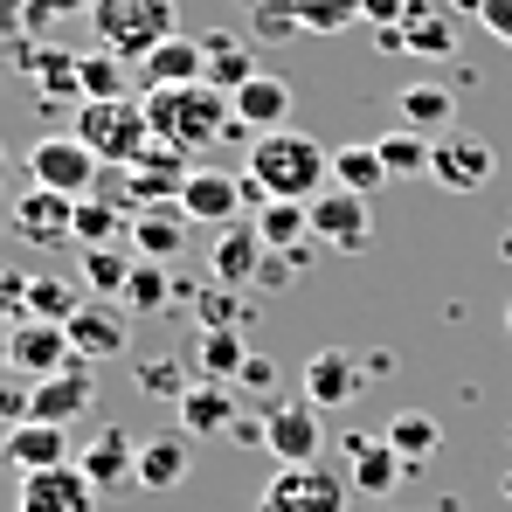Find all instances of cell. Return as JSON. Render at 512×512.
I'll return each instance as SVG.
<instances>
[{
    "label": "cell",
    "instance_id": "4316f807",
    "mask_svg": "<svg viewBox=\"0 0 512 512\" xmlns=\"http://www.w3.org/2000/svg\"><path fill=\"white\" fill-rule=\"evenodd\" d=\"M256 263H263V236H256V222H229V229L215 236V256H208L215 284L243 291V284H256Z\"/></svg>",
    "mask_w": 512,
    "mask_h": 512
},
{
    "label": "cell",
    "instance_id": "4dcf8cb0",
    "mask_svg": "<svg viewBox=\"0 0 512 512\" xmlns=\"http://www.w3.org/2000/svg\"><path fill=\"white\" fill-rule=\"evenodd\" d=\"M381 436H388V450H395L409 471H416V464H429V457L443 450V429H436V416H423V409H402V416L381 429Z\"/></svg>",
    "mask_w": 512,
    "mask_h": 512
},
{
    "label": "cell",
    "instance_id": "7bdbcfd3",
    "mask_svg": "<svg viewBox=\"0 0 512 512\" xmlns=\"http://www.w3.org/2000/svg\"><path fill=\"white\" fill-rule=\"evenodd\" d=\"M298 263H312V250H263L256 291H291V284H298Z\"/></svg>",
    "mask_w": 512,
    "mask_h": 512
},
{
    "label": "cell",
    "instance_id": "44dd1931",
    "mask_svg": "<svg viewBox=\"0 0 512 512\" xmlns=\"http://www.w3.org/2000/svg\"><path fill=\"white\" fill-rule=\"evenodd\" d=\"M340 443H346V478H353L360 499H388V492L402 485L409 464L388 450V436H360V429H353V436H340Z\"/></svg>",
    "mask_w": 512,
    "mask_h": 512
},
{
    "label": "cell",
    "instance_id": "74e56055",
    "mask_svg": "<svg viewBox=\"0 0 512 512\" xmlns=\"http://www.w3.org/2000/svg\"><path fill=\"white\" fill-rule=\"evenodd\" d=\"M194 319H201V333H243L250 326V312H243V298L229 291V284H208V291H194Z\"/></svg>",
    "mask_w": 512,
    "mask_h": 512
},
{
    "label": "cell",
    "instance_id": "4fadbf2b",
    "mask_svg": "<svg viewBox=\"0 0 512 512\" xmlns=\"http://www.w3.org/2000/svg\"><path fill=\"white\" fill-rule=\"evenodd\" d=\"M7 360H14V374H21V381H49V374H63V367L77 360V346H70L63 326L28 319V326H14V333H7Z\"/></svg>",
    "mask_w": 512,
    "mask_h": 512
},
{
    "label": "cell",
    "instance_id": "8992f818",
    "mask_svg": "<svg viewBox=\"0 0 512 512\" xmlns=\"http://www.w3.org/2000/svg\"><path fill=\"white\" fill-rule=\"evenodd\" d=\"M353 478L326 471V464H277V478L263 485L256 512H346Z\"/></svg>",
    "mask_w": 512,
    "mask_h": 512
},
{
    "label": "cell",
    "instance_id": "6da1fadb",
    "mask_svg": "<svg viewBox=\"0 0 512 512\" xmlns=\"http://www.w3.org/2000/svg\"><path fill=\"white\" fill-rule=\"evenodd\" d=\"M146 118H153V139H160V146H173V153H187V160L215 153V146L236 132L229 97H222V90H208V84L146 90Z\"/></svg>",
    "mask_w": 512,
    "mask_h": 512
},
{
    "label": "cell",
    "instance_id": "60d3db41",
    "mask_svg": "<svg viewBox=\"0 0 512 512\" xmlns=\"http://www.w3.org/2000/svg\"><path fill=\"white\" fill-rule=\"evenodd\" d=\"M250 28H256V42L305 35V28H298V0H250Z\"/></svg>",
    "mask_w": 512,
    "mask_h": 512
},
{
    "label": "cell",
    "instance_id": "d6986e66",
    "mask_svg": "<svg viewBox=\"0 0 512 512\" xmlns=\"http://www.w3.org/2000/svg\"><path fill=\"white\" fill-rule=\"evenodd\" d=\"M312 236L333 243V250H367L374 236V215H367V194H346V187H326L312 201Z\"/></svg>",
    "mask_w": 512,
    "mask_h": 512
},
{
    "label": "cell",
    "instance_id": "ab89813d",
    "mask_svg": "<svg viewBox=\"0 0 512 512\" xmlns=\"http://www.w3.org/2000/svg\"><path fill=\"white\" fill-rule=\"evenodd\" d=\"M360 21V0H298V28L305 35H340Z\"/></svg>",
    "mask_w": 512,
    "mask_h": 512
},
{
    "label": "cell",
    "instance_id": "7a4b0ae2",
    "mask_svg": "<svg viewBox=\"0 0 512 512\" xmlns=\"http://www.w3.org/2000/svg\"><path fill=\"white\" fill-rule=\"evenodd\" d=\"M250 180H263V194L270 201H319L326 194V180H333V153L312 139V132H263L250 139Z\"/></svg>",
    "mask_w": 512,
    "mask_h": 512
},
{
    "label": "cell",
    "instance_id": "e575fe53",
    "mask_svg": "<svg viewBox=\"0 0 512 512\" xmlns=\"http://www.w3.org/2000/svg\"><path fill=\"white\" fill-rule=\"evenodd\" d=\"M77 77H84V104H97V97H132V90H125L132 84V63H125L118 49H104V42L77 56Z\"/></svg>",
    "mask_w": 512,
    "mask_h": 512
},
{
    "label": "cell",
    "instance_id": "e0dca14e",
    "mask_svg": "<svg viewBox=\"0 0 512 512\" xmlns=\"http://www.w3.org/2000/svg\"><path fill=\"white\" fill-rule=\"evenodd\" d=\"M77 471L97 485V499L139 485V436H125V429H97V436L84 443V457H77Z\"/></svg>",
    "mask_w": 512,
    "mask_h": 512
},
{
    "label": "cell",
    "instance_id": "7402d4cb",
    "mask_svg": "<svg viewBox=\"0 0 512 512\" xmlns=\"http://www.w3.org/2000/svg\"><path fill=\"white\" fill-rule=\"evenodd\" d=\"M0 457H7L14 478H28V471H56V464H77V457H70V429H56V423L7 429V436H0Z\"/></svg>",
    "mask_w": 512,
    "mask_h": 512
},
{
    "label": "cell",
    "instance_id": "5b68a950",
    "mask_svg": "<svg viewBox=\"0 0 512 512\" xmlns=\"http://www.w3.org/2000/svg\"><path fill=\"white\" fill-rule=\"evenodd\" d=\"M97 180H104V160L77 132H49V139L28 146V187H56V194L84 201V194H97Z\"/></svg>",
    "mask_w": 512,
    "mask_h": 512
},
{
    "label": "cell",
    "instance_id": "816d5d0a",
    "mask_svg": "<svg viewBox=\"0 0 512 512\" xmlns=\"http://www.w3.org/2000/svg\"><path fill=\"white\" fill-rule=\"evenodd\" d=\"M28 21V0H0V28H21Z\"/></svg>",
    "mask_w": 512,
    "mask_h": 512
},
{
    "label": "cell",
    "instance_id": "1f68e13d",
    "mask_svg": "<svg viewBox=\"0 0 512 512\" xmlns=\"http://www.w3.org/2000/svg\"><path fill=\"white\" fill-rule=\"evenodd\" d=\"M84 305V291L56 270H28V319H49V326H70Z\"/></svg>",
    "mask_w": 512,
    "mask_h": 512
},
{
    "label": "cell",
    "instance_id": "f35d334b",
    "mask_svg": "<svg viewBox=\"0 0 512 512\" xmlns=\"http://www.w3.org/2000/svg\"><path fill=\"white\" fill-rule=\"evenodd\" d=\"M243 360H250V346H243L236 326H229V333H201V374H208V381H236Z\"/></svg>",
    "mask_w": 512,
    "mask_h": 512
},
{
    "label": "cell",
    "instance_id": "f907efd6",
    "mask_svg": "<svg viewBox=\"0 0 512 512\" xmlns=\"http://www.w3.org/2000/svg\"><path fill=\"white\" fill-rule=\"evenodd\" d=\"M478 21H485V28L512 49V0H478Z\"/></svg>",
    "mask_w": 512,
    "mask_h": 512
},
{
    "label": "cell",
    "instance_id": "5bb4252c",
    "mask_svg": "<svg viewBox=\"0 0 512 512\" xmlns=\"http://www.w3.org/2000/svg\"><path fill=\"white\" fill-rule=\"evenodd\" d=\"M360 388H367V360H360V353L319 346V353L305 360V402H312V409H346Z\"/></svg>",
    "mask_w": 512,
    "mask_h": 512
},
{
    "label": "cell",
    "instance_id": "f1b7e54d",
    "mask_svg": "<svg viewBox=\"0 0 512 512\" xmlns=\"http://www.w3.org/2000/svg\"><path fill=\"white\" fill-rule=\"evenodd\" d=\"M132 270H139V250H132V243L84 250V291H97V298H125V291H132Z\"/></svg>",
    "mask_w": 512,
    "mask_h": 512
},
{
    "label": "cell",
    "instance_id": "db71d44e",
    "mask_svg": "<svg viewBox=\"0 0 512 512\" xmlns=\"http://www.w3.org/2000/svg\"><path fill=\"white\" fill-rule=\"evenodd\" d=\"M7 167H14V160H7V146H0V187H7Z\"/></svg>",
    "mask_w": 512,
    "mask_h": 512
},
{
    "label": "cell",
    "instance_id": "ba28073f",
    "mask_svg": "<svg viewBox=\"0 0 512 512\" xmlns=\"http://www.w3.org/2000/svg\"><path fill=\"white\" fill-rule=\"evenodd\" d=\"M492 173H499V153L485 139H471V132H443L436 153H429V180L450 187V194H478Z\"/></svg>",
    "mask_w": 512,
    "mask_h": 512
},
{
    "label": "cell",
    "instance_id": "bcb514c9",
    "mask_svg": "<svg viewBox=\"0 0 512 512\" xmlns=\"http://www.w3.org/2000/svg\"><path fill=\"white\" fill-rule=\"evenodd\" d=\"M28 326V270H0V333Z\"/></svg>",
    "mask_w": 512,
    "mask_h": 512
},
{
    "label": "cell",
    "instance_id": "9a60e30c",
    "mask_svg": "<svg viewBox=\"0 0 512 512\" xmlns=\"http://www.w3.org/2000/svg\"><path fill=\"white\" fill-rule=\"evenodd\" d=\"M229 111H236V132H229V139L284 132V118H291V84H284V77H270V70H256L250 84L229 97Z\"/></svg>",
    "mask_w": 512,
    "mask_h": 512
},
{
    "label": "cell",
    "instance_id": "11a10c76",
    "mask_svg": "<svg viewBox=\"0 0 512 512\" xmlns=\"http://www.w3.org/2000/svg\"><path fill=\"white\" fill-rule=\"evenodd\" d=\"M506 340H512V305H506Z\"/></svg>",
    "mask_w": 512,
    "mask_h": 512
},
{
    "label": "cell",
    "instance_id": "836d02e7",
    "mask_svg": "<svg viewBox=\"0 0 512 512\" xmlns=\"http://www.w3.org/2000/svg\"><path fill=\"white\" fill-rule=\"evenodd\" d=\"M395 111H402V125L409 132H423V139H443L450 132V90H436V84H409L402 97H395Z\"/></svg>",
    "mask_w": 512,
    "mask_h": 512
},
{
    "label": "cell",
    "instance_id": "d6a6232c",
    "mask_svg": "<svg viewBox=\"0 0 512 512\" xmlns=\"http://www.w3.org/2000/svg\"><path fill=\"white\" fill-rule=\"evenodd\" d=\"M77 243L84 250H104V243H132V215L104 194H84L77 201Z\"/></svg>",
    "mask_w": 512,
    "mask_h": 512
},
{
    "label": "cell",
    "instance_id": "7c38bea8",
    "mask_svg": "<svg viewBox=\"0 0 512 512\" xmlns=\"http://www.w3.org/2000/svg\"><path fill=\"white\" fill-rule=\"evenodd\" d=\"M319 443H326V429H319V409L312 402H277L263 416V450L277 464H319Z\"/></svg>",
    "mask_w": 512,
    "mask_h": 512
},
{
    "label": "cell",
    "instance_id": "484cf974",
    "mask_svg": "<svg viewBox=\"0 0 512 512\" xmlns=\"http://www.w3.org/2000/svg\"><path fill=\"white\" fill-rule=\"evenodd\" d=\"M201 84V35H173L139 63V90H187Z\"/></svg>",
    "mask_w": 512,
    "mask_h": 512
},
{
    "label": "cell",
    "instance_id": "d590c367",
    "mask_svg": "<svg viewBox=\"0 0 512 512\" xmlns=\"http://www.w3.org/2000/svg\"><path fill=\"white\" fill-rule=\"evenodd\" d=\"M374 153H381V167H388V180H416V173H429V153H436V139H423V132H381L374 139Z\"/></svg>",
    "mask_w": 512,
    "mask_h": 512
},
{
    "label": "cell",
    "instance_id": "603a6c76",
    "mask_svg": "<svg viewBox=\"0 0 512 512\" xmlns=\"http://www.w3.org/2000/svg\"><path fill=\"white\" fill-rule=\"evenodd\" d=\"M194 471V436L187 429H153L139 436V492H173Z\"/></svg>",
    "mask_w": 512,
    "mask_h": 512
},
{
    "label": "cell",
    "instance_id": "2e32d148",
    "mask_svg": "<svg viewBox=\"0 0 512 512\" xmlns=\"http://www.w3.org/2000/svg\"><path fill=\"white\" fill-rule=\"evenodd\" d=\"M14 512H97V485H90L77 464L28 471V478H21V499H14Z\"/></svg>",
    "mask_w": 512,
    "mask_h": 512
},
{
    "label": "cell",
    "instance_id": "8fae6325",
    "mask_svg": "<svg viewBox=\"0 0 512 512\" xmlns=\"http://www.w3.org/2000/svg\"><path fill=\"white\" fill-rule=\"evenodd\" d=\"M180 208H187V222H201V229H229V222H243V173L194 167V173H187V187H180Z\"/></svg>",
    "mask_w": 512,
    "mask_h": 512
},
{
    "label": "cell",
    "instance_id": "681fc988",
    "mask_svg": "<svg viewBox=\"0 0 512 512\" xmlns=\"http://www.w3.org/2000/svg\"><path fill=\"white\" fill-rule=\"evenodd\" d=\"M402 14H409V0H360V21H374V28H402Z\"/></svg>",
    "mask_w": 512,
    "mask_h": 512
},
{
    "label": "cell",
    "instance_id": "83f0119b",
    "mask_svg": "<svg viewBox=\"0 0 512 512\" xmlns=\"http://www.w3.org/2000/svg\"><path fill=\"white\" fill-rule=\"evenodd\" d=\"M63 333H70V346H77L84 360H118V353H125V319H118L104 298L77 305V319H70Z\"/></svg>",
    "mask_w": 512,
    "mask_h": 512
},
{
    "label": "cell",
    "instance_id": "d4e9b609",
    "mask_svg": "<svg viewBox=\"0 0 512 512\" xmlns=\"http://www.w3.org/2000/svg\"><path fill=\"white\" fill-rule=\"evenodd\" d=\"M180 243H187V208L180 201H153V208L132 215V250H139V263H173Z\"/></svg>",
    "mask_w": 512,
    "mask_h": 512
},
{
    "label": "cell",
    "instance_id": "f546056e",
    "mask_svg": "<svg viewBox=\"0 0 512 512\" xmlns=\"http://www.w3.org/2000/svg\"><path fill=\"white\" fill-rule=\"evenodd\" d=\"M263 250H312V201H270L256 215Z\"/></svg>",
    "mask_w": 512,
    "mask_h": 512
},
{
    "label": "cell",
    "instance_id": "ac0fdd59",
    "mask_svg": "<svg viewBox=\"0 0 512 512\" xmlns=\"http://www.w3.org/2000/svg\"><path fill=\"white\" fill-rule=\"evenodd\" d=\"M236 423H243L236 381H208V374H194V388L180 395V429H187V436H236Z\"/></svg>",
    "mask_w": 512,
    "mask_h": 512
},
{
    "label": "cell",
    "instance_id": "8d00e7d4",
    "mask_svg": "<svg viewBox=\"0 0 512 512\" xmlns=\"http://www.w3.org/2000/svg\"><path fill=\"white\" fill-rule=\"evenodd\" d=\"M381 180H388V167H381L374 146H340V153H333V187H346V194H374Z\"/></svg>",
    "mask_w": 512,
    "mask_h": 512
},
{
    "label": "cell",
    "instance_id": "52a82bcc",
    "mask_svg": "<svg viewBox=\"0 0 512 512\" xmlns=\"http://www.w3.org/2000/svg\"><path fill=\"white\" fill-rule=\"evenodd\" d=\"M7 229L35 250H56V243H77V201L56 194V187H21V201L7 208Z\"/></svg>",
    "mask_w": 512,
    "mask_h": 512
},
{
    "label": "cell",
    "instance_id": "277c9868",
    "mask_svg": "<svg viewBox=\"0 0 512 512\" xmlns=\"http://www.w3.org/2000/svg\"><path fill=\"white\" fill-rule=\"evenodd\" d=\"M90 28H97V42L118 49L125 63H146L160 42L180 35L173 0H97V7H90Z\"/></svg>",
    "mask_w": 512,
    "mask_h": 512
},
{
    "label": "cell",
    "instance_id": "9f6ffc18",
    "mask_svg": "<svg viewBox=\"0 0 512 512\" xmlns=\"http://www.w3.org/2000/svg\"><path fill=\"white\" fill-rule=\"evenodd\" d=\"M0 222H7V215H0Z\"/></svg>",
    "mask_w": 512,
    "mask_h": 512
},
{
    "label": "cell",
    "instance_id": "b9f144b4",
    "mask_svg": "<svg viewBox=\"0 0 512 512\" xmlns=\"http://www.w3.org/2000/svg\"><path fill=\"white\" fill-rule=\"evenodd\" d=\"M167 298H173L167 263H139V270H132V291H125V305H132V312H167Z\"/></svg>",
    "mask_w": 512,
    "mask_h": 512
},
{
    "label": "cell",
    "instance_id": "3957f363",
    "mask_svg": "<svg viewBox=\"0 0 512 512\" xmlns=\"http://www.w3.org/2000/svg\"><path fill=\"white\" fill-rule=\"evenodd\" d=\"M77 139H84L104 167H132V160L153 146L146 97H97V104H77Z\"/></svg>",
    "mask_w": 512,
    "mask_h": 512
},
{
    "label": "cell",
    "instance_id": "ffe728a7",
    "mask_svg": "<svg viewBox=\"0 0 512 512\" xmlns=\"http://www.w3.org/2000/svg\"><path fill=\"white\" fill-rule=\"evenodd\" d=\"M21 77H35L49 104H84V77H77V56L84 49H56V42H28L21 35Z\"/></svg>",
    "mask_w": 512,
    "mask_h": 512
},
{
    "label": "cell",
    "instance_id": "30bf717a",
    "mask_svg": "<svg viewBox=\"0 0 512 512\" xmlns=\"http://www.w3.org/2000/svg\"><path fill=\"white\" fill-rule=\"evenodd\" d=\"M97 402V360H70L63 374H49V381H35V423H56V429H70V423H84V409Z\"/></svg>",
    "mask_w": 512,
    "mask_h": 512
},
{
    "label": "cell",
    "instance_id": "f6af8a7d",
    "mask_svg": "<svg viewBox=\"0 0 512 512\" xmlns=\"http://www.w3.org/2000/svg\"><path fill=\"white\" fill-rule=\"evenodd\" d=\"M139 388H146V395H167V402H180L194 381H187V367H180V360H146V367H139Z\"/></svg>",
    "mask_w": 512,
    "mask_h": 512
},
{
    "label": "cell",
    "instance_id": "ee69618b",
    "mask_svg": "<svg viewBox=\"0 0 512 512\" xmlns=\"http://www.w3.org/2000/svg\"><path fill=\"white\" fill-rule=\"evenodd\" d=\"M0 423H7V429L35 423V381H21V374H0Z\"/></svg>",
    "mask_w": 512,
    "mask_h": 512
},
{
    "label": "cell",
    "instance_id": "c3c4849f",
    "mask_svg": "<svg viewBox=\"0 0 512 512\" xmlns=\"http://www.w3.org/2000/svg\"><path fill=\"white\" fill-rule=\"evenodd\" d=\"M243 388H250V395H270V388H277V360H270V353H250V360H243L236 395H243Z\"/></svg>",
    "mask_w": 512,
    "mask_h": 512
},
{
    "label": "cell",
    "instance_id": "7dc6e473",
    "mask_svg": "<svg viewBox=\"0 0 512 512\" xmlns=\"http://www.w3.org/2000/svg\"><path fill=\"white\" fill-rule=\"evenodd\" d=\"M97 0H28V21L21 28H49V21H70V14H90Z\"/></svg>",
    "mask_w": 512,
    "mask_h": 512
},
{
    "label": "cell",
    "instance_id": "cb8c5ba5",
    "mask_svg": "<svg viewBox=\"0 0 512 512\" xmlns=\"http://www.w3.org/2000/svg\"><path fill=\"white\" fill-rule=\"evenodd\" d=\"M250 77H256V42L229 35V28H208V35H201V84L236 97Z\"/></svg>",
    "mask_w": 512,
    "mask_h": 512
},
{
    "label": "cell",
    "instance_id": "9c48e42d",
    "mask_svg": "<svg viewBox=\"0 0 512 512\" xmlns=\"http://www.w3.org/2000/svg\"><path fill=\"white\" fill-rule=\"evenodd\" d=\"M450 49H457V28H450V14L436 0H409L402 28H381V56H429V63H443Z\"/></svg>",
    "mask_w": 512,
    "mask_h": 512
},
{
    "label": "cell",
    "instance_id": "f5cc1de1",
    "mask_svg": "<svg viewBox=\"0 0 512 512\" xmlns=\"http://www.w3.org/2000/svg\"><path fill=\"white\" fill-rule=\"evenodd\" d=\"M0 374H14V360H7V333H0Z\"/></svg>",
    "mask_w": 512,
    "mask_h": 512
}]
</instances>
